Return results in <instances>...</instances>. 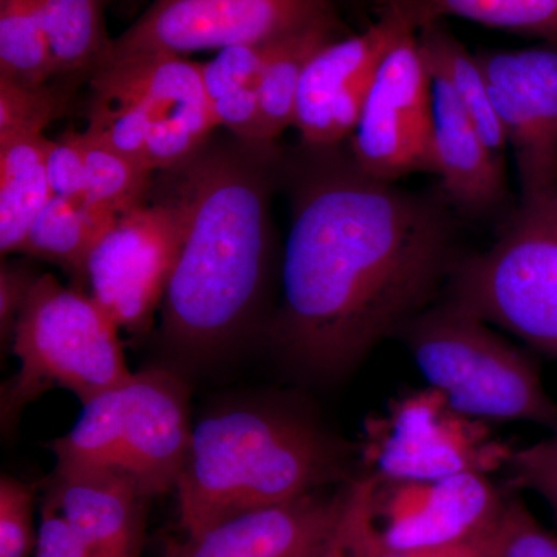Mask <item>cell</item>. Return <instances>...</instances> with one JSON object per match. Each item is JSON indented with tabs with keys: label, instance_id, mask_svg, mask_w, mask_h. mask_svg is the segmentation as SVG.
<instances>
[{
	"label": "cell",
	"instance_id": "6da1fadb",
	"mask_svg": "<svg viewBox=\"0 0 557 557\" xmlns=\"http://www.w3.org/2000/svg\"><path fill=\"white\" fill-rule=\"evenodd\" d=\"M339 146H304L287 163L292 226L271 327L276 346L321 379L350 372L399 335L458 262L445 200L372 177Z\"/></svg>",
	"mask_w": 557,
	"mask_h": 557
},
{
	"label": "cell",
	"instance_id": "7a4b0ae2",
	"mask_svg": "<svg viewBox=\"0 0 557 557\" xmlns=\"http://www.w3.org/2000/svg\"><path fill=\"white\" fill-rule=\"evenodd\" d=\"M276 143L209 139L157 172L177 201L182 245L161 304L168 339L189 351L230 341L258 306L269 271L270 200L284 174Z\"/></svg>",
	"mask_w": 557,
	"mask_h": 557
},
{
	"label": "cell",
	"instance_id": "3957f363",
	"mask_svg": "<svg viewBox=\"0 0 557 557\" xmlns=\"http://www.w3.org/2000/svg\"><path fill=\"white\" fill-rule=\"evenodd\" d=\"M346 446L302 418L277 410H222L190 434L177 487L188 536L245 512L344 485Z\"/></svg>",
	"mask_w": 557,
	"mask_h": 557
},
{
	"label": "cell",
	"instance_id": "277c9868",
	"mask_svg": "<svg viewBox=\"0 0 557 557\" xmlns=\"http://www.w3.org/2000/svg\"><path fill=\"white\" fill-rule=\"evenodd\" d=\"M399 335L449 405L480 421H525L557 434V403L536 364L453 300L429 307Z\"/></svg>",
	"mask_w": 557,
	"mask_h": 557
},
{
	"label": "cell",
	"instance_id": "5b68a950",
	"mask_svg": "<svg viewBox=\"0 0 557 557\" xmlns=\"http://www.w3.org/2000/svg\"><path fill=\"white\" fill-rule=\"evenodd\" d=\"M188 409V391L174 373L141 370L84 405L72 431L50 448L57 465L119 469L149 498L160 496L177 487L185 465Z\"/></svg>",
	"mask_w": 557,
	"mask_h": 557
},
{
	"label": "cell",
	"instance_id": "8992f818",
	"mask_svg": "<svg viewBox=\"0 0 557 557\" xmlns=\"http://www.w3.org/2000/svg\"><path fill=\"white\" fill-rule=\"evenodd\" d=\"M119 330L90 295L51 274L36 278L11 341L20 370L3 394V423L50 388L84 406L129 380Z\"/></svg>",
	"mask_w": 557,
	"mask_h": 557
},
{
	"label": "cell",
	"instance_id": "52a82bcc",
	"mask_svg": "<svg viewBox=\"0 0 557 557\" xmlns=\"http://www.w3.org/2000/svg\"><path fill=\"white\" fill-rule=\"evenodd\" d=\"M453 302L557 361V188L522 199L493 247L458 260Z\"/></svg>",
	"mask_w": 557,
	"mask_h": 557
},
{
	"label": "cell",
	"instance_id": "ba28073f",
	"mask_svg": "<svg viewBox=\"0 0 557 557\" xmlns=\"http://www.w3.org/2000/svg\"><path fill=\"white\" fill-rule=\"evenodd\" d=\"M511 453L486 421L458 412L434 387L403 395L369 418L361 443L368 472L386 482L490 474L507 467Z\"/></svg>",
	"mask_w": 557,
	"mask_h": 557
},
{
	"label": "cell",
	"instance_id": "9c48e42d",
	"mask_svg": "<svg viewBox=\"0 0 557 557\" xmlns=\"http://www.w3.org/2000/svg\"><path fill=\"white\" fill-rule=\"evenodd\" d=\"M177 201L153 178L148 199L116 218L87 260L90 296L119 329L148 327L182 245Z\"/></svg>",
	"mask_w": 557,
	"mask_h": 557
},
{
	"label": "cell",
	"instance_id": "30bf717a",
	"mask_svg": "<svg viewBox=\"0 0 557 557\" xmlns=\"http://www.w3.org/2000/svg\"><path fill=\"white\" fill-rule=\"evenodd\" d=\"M332 22H339L332 0H153L123 35L113 39L104 64L135 54L183 57L240 44L271 42Z\"/></svg>",
	"mask_w": 557,
	"mask_h": 557
},
{
	"label": "cell",
	"instance_id": "8fae6325",
	"mask_svg": "<svg viewBox=\"0 0 557 557\" xmlns=\"http://www.w3.org/2000/svg\"><path fill=\"white\" fill-rule=\"evenodd\" d=\"M348 139L351 157L372 177L397 182L432 172V81L417 32L388 49Z\"/></svg>",
	"mask_w": 557,
	"mask_h": 557
},
{
	"label": "cell",
	"instance_id": "7c38bea8",
	"mask_svg": "<svg viewBox=\"0 0 557 557\" xmlns=\"http://www.w3.org/2000/svg\"><path fill=\"white\" fill-rule=\"evenodd\" d=\"M90 89L137 102L152 120L146 168L171 170L212 138L219 124L209 108L201 64L182 54L145 53L108 62Z\"/></svg>",
	"mask_w": 557,
	"mask_h": 557
},
{
	"label": "cell",
	"instance_id": "4fadbf2b",
	"mask_svg": "<svg viewBox=\"0 0 557 557\" xmlns=\"http://www.w3.org/2000/svg\"><path fill=\"white\" fill-rule=\"evenodd\" d=\"M515 150L522 199L557 188V44L478 54Z\"/></svg>",
	"mask_w": 557,
	"mask_h": 557
},
{
	"label": "cell",
	"instance_id": "5bb4252c",
	"mask_svg": "<svg viewBox=\"0 0 557 557\" xmlns=\"http://www.w3.org/2000/svg\"><path fill=\"white\" fill-rule=\"evenodd\" d=\"M409 30L397 11L381 9L364 32L341 36L317 51L296 102L295 127L304 146L332 148L351 137L381 61Z\"/></svg>",
	"mask_w": 557,
	"mask_h": 557
},
{
	"label": "cell",
	"instance_id": "9a60e30c",
	"mask_svg": "<svg viewBox=\"0 0 557 557\" xmlns=\"http://www.w3.org/2000/svg\"><path fill=\"white\" fill-rule=\"evenodd\" d=\"M504 496L487 474L386 482L379 479L375 519L381 544L394 549H438L460 544L493 525Z\"/></svg>",
	"mask_w": 557,
	"mask_h": 557
},
{
	"label": "cell",
	"instance_id": "2e32d148",
	"mask_svg": "<svg viewBox=\"0 0 557 557\" xmlns=\"http://www.w3.org/2000/svg\"><path fill=\"white\" fill-rule=\"evenodd\" d=\"M350 482L245 512L171 545L168 557H317L338 522Z\"/></svg>",
	"mask_w": 557,
	"mask_h": 557
},
{
	"label": "cell",
	"instance_id": "e0dca14e",
	"mask_svg": "<svg viewBox=\"0 0 557 557\" xmlns=\"http://www.w3.org/2000/svg\"><path fill=\"white\" fill-rule=\"evenodd\" d=\"M50 496L90 557H139L149 497L112 468L57 465Z\"/></svg>",
	"mask_w": 557,
	"mask_h": 557
},
{
	"label": "cell",
	"instance_id": "ac0fdd59",
	"mask_svg": "<svg viewBox=\"0 0 557 557\" xmlns=\"http://www.w3.org/2000/svg\"><path fill=\"white\" fill-rule=\"evenodd\" d=\"M429 72V70H428ZM432 81V174L450 205L485 214L507 197L504 160L494 156L442 76Z\"/></svg>",
	"mask_w": 557,
	"mask_h": 557
},
{
	"label": "cell",
	"instance_id": "d6986e66",
	"mask_svg": "<svg viewBox=\"0 0 557 557\" xmlns=\"http://www.w3.org/2000/svg\"><path fill=\"white\" fill-rule=\"evenodd\" d=\"M277 40L226 47L201 64L212 115L234 137L263 143L260 84Z\"/></svg>",
	"mask_w": 557,
	"mask_h": 557
},
{
	"label": "cell",
	"instance_id": "ffe728a7",
	"mask_svg": "<svg viewBox=\"0 0 557 557\" xmlns=\"http://www.w3.org/2000/svg\"><path fill=\"white\" fill-rule=\"evenodd\" d=\"M50 139L28 137L0 143V251L21 252L33 222L53 190L47 177Z\"/></svg>",
	"mask_w": 557,
	"mask_h": 557
},
{
	"label": "cell",
	"instance_id": "44dd1931",
	"mask_svg": "<svg viewBox=\"0 0 557 557\" xmlns=\"http://www.w3.org/2000/svg\"><path fill=\"white\" fill-rule=\"evenodd\" d=\"M417 38L429 72L442 76L449 84L494 156L504 160L509 146L507 132L491 100L490 86L478 54H472L442 22L420 28Z\"/></svg>",
	"mask_w": 557,
	"mask_h": 557
},
{
	"label": "cell",
	"instance_id": "7402d4cb",
	"mask_svg": "<svg viewBox=\"0 0 557 557\" xmlns=\"http://www.w3.org/2000/svg\"><path fill=\"white\" fill-rule=\"evenodd\" d=\"M381 9L397 11L413 30L460 17L557 44V0H381Z\"/></svg>",
	"mask_w": 557,
	"mask_h": 557
},
{
	"label": "cell",
	"instance_id": "603a6c76",
	"mask_svg": "<svg viewBox=\"0 0 557 557\" xmlns=\"http://www.w3.org/2000/svg\"><path fill=\"white\" fill-rule=\"evenodd\" d=\"M344 36L341 22L314 25L274 44L260 84L262 141L276 143L295 126L300 79L311 58L333 39Z\"/></svg>",
	"mask_w": 557,
	"mask_h": 557
},
{
	"label": "cell",
	"instance_id": "cb8c5ba5",
	"mask_svg": "<svg viewBox=\"0 0 557 557\" xmlns=\"http://www.w3.org/2000/svg\"><path fill=\"white\" fill-rule=\"evenodd\" d=\"M115 220L86 201L53 196L33 222L21 252L84 278L90 252Z\"/></svg>",
	"mask_w": 557,
	"mask_h": 557
},
{
	"label": "cell",
	"instance_id": "d4e9b609",
	"mask_svg": "<svg viewBox=\"0 0 557 557\" xmlns=\"http://www.w3.org/2000/svg\"><path fill=\"white\" fill-rule=\"evenodd\" d=\"M108 0H38L58 76L94 75L109 60Z\"/></svg>",
	"mask_w": 557,
	"mask_h": 557
},
{
	"label": "cell",
	"instance_id": "484cf974",
	"mask_svg": "<svg viewBox=\"0 0 557 557\" xmlns=\"http://www.w3.org/2000/svg\"><path fill=\"white\" fill-rule=\"evenodd\" d=\"M54 76L38 0H0V79L44 84Z\"/></svg>",
	"mask_w": 557,
	"mask_h": 557
},
{
	"label": "cell",
	"instance_id": "4316f807",
	"mask_svg": "<svg viewBox=\"0 0 557 557\" xmlns=\"http://www.w3.org/2000/svg\"><path fill=\"white\" fill-rule=\"evenodd\" d=\"M86 152V203L120 218L148 199L156 174L121 156L89 132H81Z\"/></svg>",
	"mask_w": 557,
	"mask_h": 557
},
{
	"label": "cell",
	"instance_id": "83f0119b",
	"mask_svg": "<svg viewBox=\"0 0 557 557\" xmlns=\"http://www.w3.org/2000/svg\"><path fill=\"white\" fill-rule=\"evenodd\" d=\"M69 89L57 84L0 79V143L44 137V131L67 112Z\"/></svg>",
	"mask_w": 557,
	"mask_h": 557
},
{
	"label": "cell",
	"instance_id": "f1b7e54d",
	"mask_svg": "<svg viewBox=\"0 0 557 557\" xmlns=\"http://www.w3.org/2000/svg\"><path fill=\"white\" fill-rule=\"evenodd\" d=\"M379 478L364 472L348 485L346 504L317 557H370L379 541L375 491Z\"/></svg>",
	"mask_w": 557,
	"mask_h": 557
},
{
	"label": "cell",
	"instance_id": "f546056e",
	"mask_svg": "<svg viewBox=\"0 0 557 557\" xmlns=\"http://www.w3.org/2000/svg\"><path fill=\"white\" fill-rule=\"evenodd\" d=\"M35 498L20 480L0 479V557H32L38 545Z\"/></svg>",
	"mask_w": 557,
	"mask_h": 557
},
{
	"label": "cell",
	"instance_id": "4dcf8cb0",
	"mask_svg": "<svg viewBox=\"0 0 557 557\" xmlns=\"http://www.w3.org/2000/svg\"><path fill=\"white\" fill-rule=\"evenodd\" d=\"M505 468L509 469L512 485L541 494L557 512V434L512 450Z\"/></svg>",
	"mask_w": 557,
	"mask_h": 557
},
{
	"label": "cell",
	"instance_id": "1f68e13d",
	"mask_svg": "<svg viewBox=\"0 0 557 557\" xmlns=\"http://www.w3.org/2000/svg\"><path fill=\"white\" fill-rule=\"evenodd\" d=\"M46 166L53 196L86 201V152L81 132L50 139Z\"/></svg>",
	"mask_w": 557,
	"mask_h": 557
},
{
	"label": "cell",
	"instance_id": "d6a6232c",
	"mask_svg": "<svg viewBox=\"0 0 557 557\" xmlns=\"http://www.w3.org/2000/svg\"><path fill=\"white\" fill-rule=\"evenodd\" d=\"M502 557H557V537L519 500H507Z\"/></svg>",
	"mask_w": 557,
	"mask_h": 557
},
{
	"label": "cell",
	"instance_id": "836d02e7",
	"mask_svg": "<svg viewBox=\"0 0 557 557\" xmlns=\"http://www.w3.org/2000/svg\"><path fill=\"white\" fill-rule=\"evenodd\" d=\"M38 528L35 557H90L50 494L42 505Z\"/></svg>",
	"mask_w": 557,
	"mask_h": 557
},
{
	"label": "cell",
	"instance_id": "e575fe53",
	"mask_svg": "<svg viewBox=\"0 0 557 557\" xmlns=\"http://www.w3.org/2000/svg\"><path fill=\"white\" fill-rule=\"evenodd\" d=\"M38 277L28 267L2 263V269H0V336H2L3 347L7 344L9 347L11 346L17 319H20Z\"/></svg>",
	"mask_w": 557,
	"mask_h": 557
},
{
	"label": "cell",
	"instance_id": "d590c367",
	"mask_svg": "<svg viewBox=\"0 0 557 557\" xmlns=\"http://www.w3.org/2000/svg\"><path fill=\"white\" fill-rule=\"evenodd\" d=\"M505 508H507V505H505ZM504 537L505 509L493 525L480 531L475 536L460 542V544L443 548L440 557H502Z\"/></svg>",
	"mask_w": 557,
	"mask_h": 557
},
{
	"label": "cell",
	"instance_id": "8d00e7d4",
	"mask_svg": "<svg viewBox=\"0 0 557 557\" xmlns=\"http://www.w3.org/2000/svg\"><path fill=\"white\" fill-rule=\"evenodd\" d=\"M446 548V547H445ZM443 548L438 549H394L384 547L380 541H376L370 557H440L442 556Z\"/></svg>",
	"mask_w": 557,
	"mask_h": 557
},
{
	"label": "cell",
	"instance_id": "74e56055",
	"mask_svg": "<svg viewBox=\"0 0 557 557\" xmlns=\"http://www.w3.org/2000/svg\"><path fill=\"white\" fill-rule=\"evenodd\" d=\"M373 2H375V3H376V7H379V9H380L381 0H373Z\"/></svg>",
	"mask_w": 557,
	"mask_h": 557
}]
</instances>
